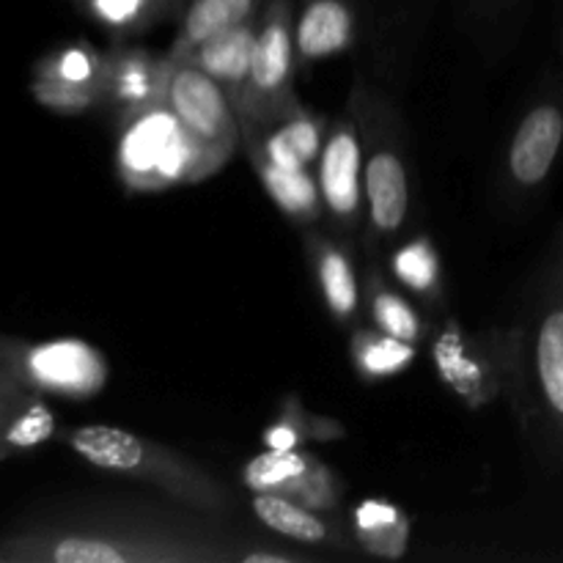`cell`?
<instances>
[{
    "mask_svg": "<svg viewBox=\"0 0 563 563\" xmlns=\"http://www.w3.org/2000/svg\"><path fill=\"white\" fill-rule=\"evenodd\" d=\"M256 539L234 517L165 495H93L16 522L0 563H242Z\"/></svg>",
    "mask_w": 563,
    "mask_h": 563,
    "instance_id": "6da1fadb",
    "label": "cell"
},
{
    "mask_svg": "<svg viewBox=\"0 0 563 563\" xmlns=\"http://www.w3.org/2000/svg\"><path fill=\"white\" fill-rule=\"evenodd\" d=\"M515 330L509 407L526 438L563 465V229L533 275Z\"/></svg>",
    "mask_w": 563,
    "mask_h": 563,
    "instance_id": "7a4b0ae2",
    "label": "cell"
},
{
    "mask_svg": "<svg viewBox=\"0 0 563 563\" xmlns=\"http://www.w3.org/2000/svg\"><path fill=\"white\" fill-rule=\"evenodd\" d=\"M58 440L69 445L77 460L108 476L143 484L157 495L209 511V515L234 517L240 511V498L223 478L214 476L185 451L143 438L132 429L110 427V423H82V427L60 429Z\"/></svg>",
    "mask_w": 563,
    "mask_h": 563,
    "instance_id": "3957f363",
    "label": "cell"
},
{
    "mask_svg": "<svg viewBox=\"0 0 563 563\" xmlns=\"http://www.w3.org/2000/svg\"><path fill=\"white\" fill-rule=\"evenodd\" d=\"M346 113L355 119L363 146L366 179V231L363 251L368 258L388 253L401 240L412 218V163L410 135L394 99L357 75L346 99Z\"/></svg>",
    "mask_w": 563,
    "mask_h": 563,
    "instance_id": "277c9868",
    "label": "cell"
},
{
    "mask_svg": "<svg viewBox=\"0 0 563 563\" xmlns=\"http://www.w3.org/2000/svg\"><path fill=\"white\" fill-rule=\"evenodd\" d=\"M115 176L126 192H165L209 179L201 146L168 102L115 115Z\"/></svg>",
    "mask_w": 563,
    "mask_h": 563,
    "instance_id": "5b68a950",
    "label": "cell"
},
{
    "mask_svg": "<svg viewBox=\"0 0 563 563\" xmlns=\"http://www.w3.org/2000/svg\"><path fill=\"white\" fill-rule=\"evenodd\" d=\"M434 377L467 410L478 412L509 399L515 385V330L489 324L467 330L460 319H443L429 339Z\"/></svg>",
    "mask_w": 563,
    "mask_h": 563,
    "instance_id": "8992f818",
    "label": "cell"
},
{
    "mask_svg": "<svg viewBox=\"0 0 563 563\" xmlns=\"http://www.w3.org/2000/svg\"><path fill=\"white\" fill-rule=\"evenodd\" d=\"M295 0H267L258 14L251 80L236 108L242 143L297 102L295 75L300 60L295 47Z\"/></svg>",
    "mask_w": 563,
    "mask_h": 563,
    "instance_id": "52a82bcc",
    "label": "cell"
},
{
    "mask_svg": "<svg viewBox=\"0 0 563 563\" xmlns=\"http://www.w3.org/2000/svg\"><path fill=\"white\" fill-rule=\"evenodd\" d=\"M5 363L16 383L44 396L88 401L110 383V363L86 339H9Z\"/></svg>",
    "mask_w": 563,
    "mask_h": 563,
    "instance_id": "ba28073f",
    "label": "cell"
},
{
    "mask_svg": "<svg viewBox=\"0 0 563 563\" xmlns=\"http://www.w3.org/2000/svg\"><path fill=\"white\" fill-rule=\"evenodd\" d=\"M168 60L165 102L181 121V126L190 132L192 141L201 146L209 176L220 174L242 146L234 104L229 102L223 88L196 64L185 58H170V55Z\"/></svg>",
    "mask_w": 563,
    "mask_h": 563,
    "instance_id": "9c48e42d",
    "label": "cell"
},
{
    "mask_svg": "<svg viewBox=\"0 0 563 563\" xmlns=\"http://www.w3.org/2000/svg\"><path fill=\"white\" fill-rule=\"evenodd\" d=\"M563 152V91H544L520 115L500 163V190L511 207L542 192Z\"/></svg>",
    "mask_w": 563,
    "mask_h": 563,
    "instance_id": "30bf717a",
    "label": "cell"
},
{
    "mask_svg": "<svg viewBox=\"0 0 563 563\" xmlns=\"http://www.w3.org/2000/svg\"><path fill=\"white\" fill-rule=\"evenodd\" d=\"M317 181L335 236L355 247L366 231V179L361 132L350 113L330 119L328 137L317 159Z\"/></svg>",
    "mask_w": 563,
    "mask_h": 563,
    "instance_id": "8fae6325",
    "label": "cell"
},
{
    "mask_svg": "<svg viewBox=\"0 0 563 563\" xmlns=\"http://www.w3.org/2000/svg\"><path fill=\"white\" fill-rule=\"evenodd\" d=\"M251 511L262 528L300 548H324L333 553H361L346 520L313 511L280 493H251Z\"/></svg>",
    "mask_w": 563,
    "mask_h": 563,
    "instance_id": "7c38bea8",
    "label": "cell"
},
{
    "mask_svg": "<svg viewBox=\"0 0 563 563\" xmlns=\"http://www.w3.org/2000/svg\"><path fill=\"white\" fill-rule=\"evenodd\" d=\"M308 264H311L313 284L322 297L324 311L330 313L339 328L352 330L361 322L363 286L357 278L352 247L341 242L339 236H328L322 231L308 229L302 236Z\"/></svg>",
    "mask_w": 563,
    "mask_h": 563,
    "instance_id": "4fadbf2b",
    "label": "cell"
},
{
    "mask_svg": "<svg viewBox=\"0 0 563 563\" xmlns=\"http://www.w3.org/2000/svg\"><path fill=\"white\" fill-rule=\"evenodd\" d=\"M330 121L297 99L278 119L242 143L245 154H258L280 168H313L322 154Z\"/></svg>",
    "mask_w": 563,
    "mask_h": 563,
    "instance_id": "5bb4252c",
    "label": "cell"
},
{
    "mask_svg": "<svg viewBox=\"0 0 563 563\" xmlns=\"http://www.w3.org/2000/svg\"><path fill=\"white\" fill-rule=\"evenodd\" d=\"M357 38L355 0H302L295 14V47L300 66L322 64L350 53Z\"/></svg>",
    "mask_w": 563,
    "mask_h": 563,
    "instance_id": "9a60e30c",
    "label": "cell"
},
{
    "mask_svg": "<svg viewBox=\"0 0 563 563\" xmlns=\"http://www.w3.org/2000/svg\"><path fill=\"white\" fill-rule=\"evenodd\" d=\"M108 104L115 110V115L165 99L168 55H157L146 47L126 44L124 38H115L113 49L108 53Z\"/></svg>",
    "mask_w": 563,
    "mask_h": 563,
    "instance_id": "2e32d148",
    "label": "cell"
},
{
    "mask_svg": "<svg viewBox=\"0 0 563 563\" xmlns=\"http://www.w3.org/2000/svg\"><path fill=\"white\" fill-rule=\"evenodd\" d=\"M256 31L258 16L253 20L231 25L225 31L214 33V36L203 38L201 44L185 53L181 58L196 64L198 69L207 71L214 82L225 91L229 102L234 110L240 108L242 97H245L247 80H251L253 66V47H256Z\"/></svg>",
    "mask_w": 563,
    "mask_h": 563,
    "instance_id": "e0dca14e",
    "label": "cell"
},
{
    "mask_svg": "<svg viewBox=\"0 0 563 563\" xmlns=\"http://www.w3.org/2000/svg\"><path fill=\"white\" fill-rule=\"evenodd\" d=\"M60 434L47 396L22 383L0 390V462L25 456Z\"/></svg>",
    "mask_w": 563,
    "mask_h": 563,
    "instance_id": "ac0fdd59",
    "label": "cell"
},
{
    "mask_svg": "<svg viewBox=\"0 0 563 563\" xmlns=\"http://www.w3.org/2000/svg\"><path fill=\"white\" fill-rule=\"evenodd\" d=\"M346 526H350L357 550L372 555V559L399 561L410 550V515L399 504L379 498V495H366L357 504H352Z\"/></svg>",
    "mask_w": 563,
    "mask_h": 563,
    "instance_id": "d6986e66",
    "label": "cell"
},
{
    "mask_svg": "<svg viewBox=\"0 0 563 563\" xmlns=\"http://www.w3.org/2000/svg\"><path fill=\"white\" fill-rule=\"evenodd\" d=\"M385 267L394 284H399L407 295L418 297L427 308L438 311L445 300L443 256L427 231L405 234L385 253Z\"/></svg>",
    "mask_w": 563,
    "mask_h": 563,
    "instance_id": "ffe728a7",
    "label": "cell"
},
{
    "mask_svg": "<svg viewBox=\"0 0 563 563\" xmlns=\"http://www.w3.org/2000/svg\"><path fill=\"white\" fill-rule=\"evenodd\" d=\"M363 300H366L368 324H374L383 333L410 341L416 346L429 335V322L423 311L405 295L399 284L390 280L379 258H368L366 264V273H363Z\"/></svg>",
    "mask_w": 563,
    "mask_h": 563,
    "instance_id": "44dd1931",
    "label": "cell"
},
{
    "mask_svg": "<svg viewBox=\"0 0 563 563\" xmlns=\"http://www.w3.org/2000/svg\"><path fill=\"white\" fill-rule=\"evenodd\" d=\"M253 174L262 181L269 201L297 225H313L322 220L324 203L317 174L311 168H280L258 154H247Z\"/></svg>",
    "mask_w": 563,
    "mask_h": 563,
    "instance_id": "7402d4cb",
    "label": "cell"
},
{
    "mask_svg": "<svg viewBox=\"0 0 563 563\" xmlns=\"http://www.w3.org/2000/svg\"><path fill=\"white\" fill-rule=\"evenodd\" d=\"M418 361V346L383 333L374 324L357 322L350 330V363L366 385L388 383L410 372Z\"/></svg>",
    "mask_w": 563,
    "mask_h": 563,
    "instance_id": "603a6c76",
    "label": "cell"
},
{
    "mask_svg": "<svg viewBox=\"0 0 563 563\" xmlns=\"http://www.w3.org/2000/svg\"><path fill=\"white\" fill-rule=\"evenodd\" d=\"M264 5H267V0H187L185 9H181L179 31H176L168 55L170 58H181L196 44H201L203 38L258 16Z\"/></svg>",
    "mask_w": 563,
    "mask_h": 563,
    "instance_id": "cb8c5ba5",
    "label": "cell"
},
{
    "mask_svg": "<svg viewBox=\"0 0 563 563\" xmlns=\"http://www.w3.org/2000/svg\"><path fill=\"white\" fill-rule=\"evenodd\" d=\"M344 438V423L328 416H317L295 394H289L280 401L278 416L262 429V449L295 451L308 449V443H335Z\"/></svg>",
    "mask_w": 563,
    "mask_h": 563,
    "instance_id": "d4e9b609",
    "label": "cell"
},
{
    "mask_svg": "<svg viewBox=\"0 0 563 563\" xmlns=\"http://www.w3.org/2000/svg\"><path fill=\"white\" fill-rule=\"evenodd\" d=\"M108 53H99L91 42L60 44L53 53L42 55L33 66V77H47V80L64 82V86L88 88L108 99Z\"/></svg>",
    "mask_w": 563,
    "mask_h": 563,
    "instance_id": "484cf974",
    "label": "cell"
},
{
    "mask_svg": "<svg viewBox=\"0 0 563 563\" xmlns=\"http://www.w3.org/2000/svg\"><path fill=\"white\" fill-rule=\"evenodd\" d=\"M319 462L317 454L308 449L295 451H269L251 456L240 467V484L247 493H280L286 498L295 495V489L306 482L308 473Z\"/></svg>",
    "mask_w": 563,
    "mask_h": 563,
    "instance_id": "4316f807",
    "label": "cell"
},
{
    "mask_svg": "<svg viewBox=\"0 0 563 563\" xmlns=\"http://www.w3.org/2000/svg\"><path fill=\"white\" fill-rule=\"evenodd\" d=\"M75 3L115 38H130L157 25L159 20L181 14L187 0H75Z\"/></svg>",
    "mask_w": 563,
    "mask_h": 563,
    "instance_id": "83f0119b",
    "label": "cell"
},
{
    "mask_svg": "<svg viewBox=\"0 0 563 563\" xmlns=\"http://www.w3.org/2000/svg\"><path fill=\"white\" fill-rule=\"evenodd\" d=\"M31 93L42 108L53 110L58 115H82L108 104L102 93L88 91V88L64 86V82L47 80V77H33Z\"/></svg>",
    "mask_w": 563,
    "mask_h": 563,
    "instance_id": "f1b7e54d",
    "label": "cell"
},
{
    "mask_svg": "<svg viewBox=\"0 0 563 563\" xmlns=\"http://www.w3.org/2000/svg\"><path fill=\"white\" fill-rule=\"evenodd\" d=\"M319 555L308 553V550L284 548L280 542H269V539H256L251 550L245 553L242 563H317Z\"/></svg>",
    "mask_w": 563,
    "mask_h": 563,
    "instance_id": "f546056e",
    "label": "cell"
},
{
    "mask_svg": "<svg viewBox=\"0 0 563 563\" xmlns=\"http://www.w3.org/2000/svg\"><path fill=\"white\" fill-rule=\"evenodd\" d=\"M9 339H11V335H0V390L9 388V385L16 383V379L11 377V372H9V363H5V350H9Z\"/></svg>",
    "mask_w": 563,
    "mask_h": 563,
    "instance_id": "4dcf8cb0",
    "label": "cell"
},
{
    "mask_svg": "<svg viewBox=\"0 0 563 563\" xmlns=\"http://www.w3.org/2000/svg\"><path fill=\"white\" fill-rule=\"evenodd\" d=\"M495 3H498V0H495Z\"/></svg>",
    "mask_w": 563,
    "mask_h": 563,
    "instance_id": "1f68e13d",
    "label": "cell"
}]
</instances>
